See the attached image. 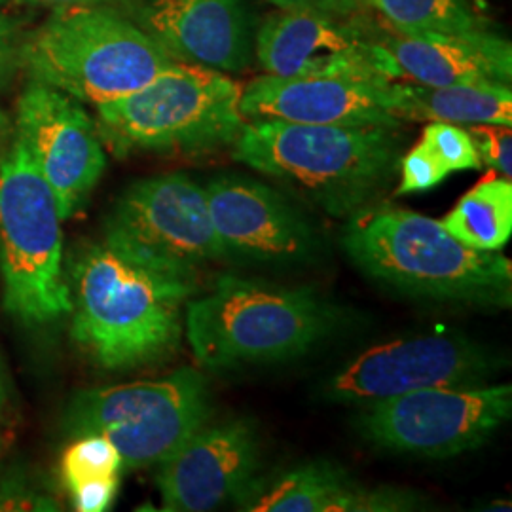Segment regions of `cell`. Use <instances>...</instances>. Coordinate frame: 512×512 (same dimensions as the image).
<instances>
[{
    "mask_svg": "<svg viewBox=\"0 0 512 512\" xmlns=\"http://www.w3.org/2000/svg\"><path fill=\"white\" fill-rule=\"evenodd\" d=\"M71 338L105 370H131L173 355L183 338L192 281L162 272L109 241L71 258Z\"/></svg>",
    "mask_w": 512,
    "mask_h": 512,
    "instance_id": "cell-1",
    "label": "cell"
},
{
    "mask_svg": "<svg viewBox=\"0 0 512 512\" xmlns=\"http://www.w3.org/2000/svg\"><path fill=\"white\" fill-rule=\"evenodd\" d=\"M344 247L363 274L399 293L488 308L511 306V260L501 251L463 245L440 220L416 211H363L349 224Z\"/></svg>",
    "mask_w": 512,
    "mask_h": 512,
    "instance_id": "cell-2",
    "label": "cell"
},
{
    "mask_svg": "<svg viewBox=\"0 0 512 512\" xmlns=\"http://www.w3.org/2000/svg\"><path fill=\"white\" fill-rule=\"evenodd\" d=\"M186 338L209 370L281 363L306 355L340 325V311L308 287L220 275L188 302Z\"/></svg>",
    "mask_w": 512,
    "mask_h": 512,
    "instance_id": "cell-3",
    "label": "cell"
},
{
    "mask_svg": "<svg viewBox=\"0 0 512 512\" xmlns=\"http://www.w3.org/2000/svg\"><path fill=\"white\" fill-rule=\"evenodd\" d=\"M397 129L247 120L232 156L266 177L294 184L332 215H346L389 181L403 143Z\"/></svg>",
    "mask_w": 512,
    "mask_h": 512,
    "instance_id": "cell-4",
    "label": "cell"
},
{
    "mask_svg": "<svg viewBox=\"0 0 512 512\" xmlns=\"http://www.w3.org/2000/svg\"><path fill=\"white\" fill-rule=\"evenodd\" d=\"M173 63L114 6L57 8L19 48L31 80L95 107L141 90Z\"/></svg>",
    "mask_w": 512,
    "mask_h": 512,
    "instance_id": "cell-5",
    "label": "cell"
},
{
    "mask_svg": "<svg viewBox=\"0 0 512 512\" xmlns=\"http://www.w3.org/2000/svg\"><path fill=\"white\" fill-rule=\"evenodd\" d=\"M243 86L215 69L177 61L137 92L97 105V131L116 154H203L236 141Z\"/></svg>",
    "mask_w": 512,
    "mask_h": 512,
    "instance_id": "cell-6",
    "label": "cell"
},
{
    "mask_svg": "<svg viewBox=\"0 0 512 512\" xmlns=\"http://www.w3.org/2000/svg\"><path fill=\"white\" fill-rule=\"evenodd\" d=\"M54 190L16 139L0 160L2 306L38 327L73 311L63 274V232Z\"/></svg>",
    "mask_w": 512,
    "mask_h": 512,
    "instance_id": "cell-7",
    "label": "cell"
},
{
    "mask_svg": "<svg viewBox=\"0 0 512 512\" xmlns=\"http://www.w3.org/2000/svg\"><path fill=\"white\" fill-rule=\"evenodd\" d=\"M209 416L205 378L194 368H183L162 380L80 391L67 408L63 427L73 437L109 439L124 469H141L173 456Z\"/></svg>",
    "mask_w": 512,
    "mask_h": 512,
    "instance_id": "cell-8",
    "label": "cell"
},
{
    "mask_svg": "<svg viewBox=\"0 0 512 512\" xmlns=\"http://www.w3.org/2000/svg\"><path fill=\"white\" fill-rule=\"evenodd\" d=\"M103 239L192 283L205 264L226 256L205 188L184 173L131 184L114 205Z\"/></svg>",
    "mask_w": 512,
    "mask_h": 512,
    "instance_id": "cell-9",
    "label": "cell"
},
{
    "mask_svg": "<svg viewBox=\"0 0 512 512\" xmlns=\"http://www.w3.org/2000/svg\"><path fill=\"white\" fill-rule=\"evenodd\" d=\"M511 412L509 384L431 387L370 404L359 431L384 450L450 458L492 439Z\"/></svg>",
    "mask_w": 512,
    "mask_h": 512,
    "instance_id": "cell-10",
    "label": "cell"
},
{
    "mask_svg": "<svg viewBox=\"0 0 512 512\" xmlns=\"http://www.w3.org/2000/svg\"><path fill=\"white\" fill-rule=\"evenodd\" d=\"M497 366L494 353L463 336H414L366 349L330 380L327 395L336 403H380L420 389L484 384Z\"/></svg>",
    "mask_w": 512,
    "mask_h": 512,
    "instance_id": "cell-11",
    "label": "cell"
},
{
    "mask_svg": "<svg viewBox=\"0 0 512 512\" xmlns=\"http://www.w3.org/2000/svg\"><path fill=\"white\" fill-rule=\"evenodd\" d=\"M16 131L54 190L61 219H71L107 167L92 116L71 95L31 80L19 97Z\"/></svg>",
    "mask_w": 512,
    "mask_h": 512,
    "instance_id": "cell-12",
    "label": "cell"
},
{
    "mask_svg": "<svg viewBox=\"0 0 512 512\" xmlns=\"http://www.w3.org/2000/svg\"><path fill=\"white\" fill-rule=\"evenodd\" d=\"M393 82L357 76H260L241 93L247 120H283L313 126L399 128Z\"/></svg>",
    "mask_w": 512,
    "mask_h": 512,
    "instance_id": "cell-13",
    "label": "cell"
},
{
    "mask_svg": "<svg viewBox=\"0 0 512 512\" xmlns=\"http://www.w3.org/2000/svg\"><path fill=\"white\" fill-rule=\"evenodd\" d=\"M260 444L247 420L203 425L164 463L156 484L162 511H215L239 501L255 486Z\"/></svg>",
    "mask_w": 512,
    "mask_h": 512,
    "instance_id": "cell-14",
    "label": "cell"
},
{
    "mask_svg": "<svg viewBox=\"0 0 512 512\" xmlns=\"http://www.w3.org/2000/svg\"><path fill=\"white\" fill-rule=\"evenodd\" d=\"M203 188L226 256L296 264L313 255L317 241L308 220L272 186L241 175H220Z\"/></svg>",
    "mask_w": 512,
    "mask_h": 512,
    "instance_id": "cell-15",
    "label": "cell"
},
{
    "mask_svg": "<svg viewBox=\"0 0 512 512\" xmlns=\"http://www.w3.org/2000/svg\"><path fill=\"white\" fill-rule=\"evenodd\" d=\"M128 16L175 61L241 73L255 54L251 16L241 0H135Z\"/></svg>",
    "mask_w": 512,
    "mask_h": 512,
    "instance_id": "cell-16",
    "label": "cell"
},
{
    "mask_svg": "<svg viewBox=\"0 0 512 512\" xmlns=\"http://www.w3.org/2000/svg\"><path fill=\"white\" fill-rule=\"evenodd\" d=\"M255 55L264 73L281 78H387L380 44L323 14L281 10L266 19L256 33Z\"/></svg>",
    "mask_w": 512,
    "mask_h": 512,
    "instance_id": "cell-17",
    "label": "cell"
},
{
    "mask_svg": "<svg viewBox=\"0 0 512 512\" xmlns=\"http://www.w3.org/2000/svg\"><path fill=\"white\" fill-rule=\"evenodd\" d=\"M387 78L454 86L512 80L511 42L486 29L465 33H393L378 42Z\"/></svg>",
    "mask_w": 512,
    "mask_h": 512,
    "instance_id": "cell-18",
    "label": "cell"
},
{
    "mask_svg": "<svg viewBox=\"0 0 512 512\" xmlns=\"http://www.w3.org/2000/svg\"><path fill=\"white\" fill-rule=\"evenodd\" d=\"M418 497L397 488L368 490L340 467L319 461L279 476L251 497V512H393L410 511Z\"/></svg>",
    "mask_w": 512,
    "mask_h": 512,
    "instance_id": "cell-19",
    "label": "cell"
},
{
    "mask_svg": "<svg viewBox=\"0 0 512 512\" xmlns=\"http://www.w3.org/2000/svg\"><path fill=\"white\" fill-rule=\"evenodd\" d=\"M395 116L414 122H446L456 126H512L509 84L480 82L454 86H423L393 82Z\"/></svg>",
    "mask_w": 512,
    "mask_h": 512,
    "instance_id": "cell-20",
    "label": "cell"
},
{
    "mask_svg": "<svg viewBox=\"0 0 512 512\" xmlns=\"http://www.w3.org/2000/svg\"><path fill=\"white\" fill-rule=\"evenodd\" d=\"M440 222L467 247L501 251L512 234L511 179L490 171Z\"/></svg>",
    "mask_w": 512,
    "mask_h": 512,
    "instance_id": "cell-21",
    "label": "cell"
},
{
    "mask_svg": "<svg viewBox=\"0 0 512 512\" xmlns=\"http://www.w3.org/2000/svg\"><path fill=\"white\" fill-rule=\"evenodd\" d=\"M397 31L421 33H465L484 29L467 0H365Z\"/></svg>",
    "mask_w": 512,
    "mask_h": 512,
    "instance_id": "cell-22",
    "label": "cell"
},
{
    "mask_svg": "<svg viewBox=\"0 0 512 512\" xmlns=\"http://www.w3.org/2000/svg\"><path fill=\"white\" fill-rule=\"evenodd\" d=\"M122 471L124 461L120 452L101 435L76 437L61 458V478L67 490L88 480L120 476Z\"/></svg>",
    "mask_w": 512,
    "mask_h": 512,
    "instance_id": "cell-23",
    "label": "cell"
},
{
    "mask_svg": "<svg viewBox=\"0 0 512 512\" xmlns=\"http://www.w3.org/2000/svg\"><path fill=\"white\" fill-rule=\"evenodd\" d=\"M421 143L437 156L448 173L482 167L469 131L456 124L429 122V126L423 129Z\"/></svg>",
    "mask_w": 512,
    "mask_h": 512,
    "instance_id": "cell-24",
    "label": "cell"
},
{
    "mask_svg": "<svg viewBox=\"0 0 512 512\" xmlns=\"http://www.w3.org/2000/svg\"><path fill=\"white\" fill-rule=\"evenodd\" d=\"M448 175L450 173L440 164L437 156L420 141L401 162V184L397 188V194L404 196L427 192L439 186Z\"/></svg>",
    "mask_w": 512,
    "mask_h": 512,
    "instance_id": "cell-25",
    "label": "cell"
},
{
    "mask_svg": "<svg viewBox=\"0 0 512 512\" xmlns=\"http://www.w3.org/2000/svg\"><path fill=\"white\" fill-rule=\"evenodd\" d=\"M469 135L475 143L476 152L482 165L501 173V177H512V135L507 126L478 124L469 126Z\"/></svg>",
    "mask_w": 512,
    "mask_h": 512,
    "instance_id": "cell-26",
    "label": "cell"
},
{
    "mask_svg": "<svg viewBox=\"0 0 512 512\" xmlns=\"http://www.w3.org/2000/svg\"><path fill=\"white\" fill-rule=\"evenodd\" d=\"M118 488H120V476H110V478L82 482L74 486L73 490H69V494L73 497L76 511L103 512L110 509L114 497L118 494Z\"/></svg>",
    "mask_w": 512,
    "mask_h": 512,
    "instance_id": "cell-27",
    "label": "cell"
},
{
    "mask_svg": "<svg viewBox=\"0 0 512 512\" xmlns=\"http://www.w3.org/2000/svg\"><path fill=\"white\" fill-rule=\"evenodd\" d=\"M18 25L0 14V88L6 86L19 67Z\"/></svg>",
    "mask_w": 512,
    "mask_h": 512,
    "instance_id": "cell-28",
    "label": "cell"
},
{
    "mask_svg": "<svg viewBox=\"0 0 512 512\" xmlns=\"http://www.w3.org/2000/svg\"><path fill=\"white\" fill-rule=\"evenodd\" d=\"M283 12H311L323 16H346L355 10L357 4L351 0H266Z\"/></svg>",
    "mask_w": 512,
    "mask_h": 512,
    "instance_id": "cell-29",
    "label": "cell"
},
{
    "mask_svg": "<svg viewBox=\"0 0 512 512\" xmlns=\"http://www.w3.org/2000/svg\"><path fill=\"white\" fill-rule=\"evenodd\" d=\"M29 2L52 6L55 10L57 8H73V6H114V8L122 10L124 14H128V10L135 0H29Z\"/></svg>",
    "mask_w": 512,
    "mask_h": 512,
    "instance_id": "cell-30",
    "label": "cell"
},
{
    "mask_svg": "<svg viewBox=\"0 0 512 512\" xmlns=\"http://www.w3.org/2000/svg\"><path fill=\"white\" fill-rule=\"evenodd\" d=\"M8 128H10L8 116H6L4 112H0V145H2V141H4V137H6V133H8Z\"/></svg>",
    "mask_w": 512,
    "mask_h": 512,
    "instance_id": "cell-31",
    "label": "cell"
},
{
    "mask_svg": "<svg viewBox=\"0 0 512 512\" xmlns=\"http://www.w3.org/2000/svg\"><path fill=\"white\" fill-rule=\"evenodd\" d=\"M4 399H6V395H4V382H2V376H0V420H2V410H4Z\"/></svg>",
    "mask_w": 512,
    "mask_h": 512,
    "instance_id": "cell-32",
    "label": "cell"
},
{
    "mask_svg": "<svg viewBox=\"0 0 512 512\" xmlns=\"http://www.w3.org/2000/svg\"><path fill=\"white\" fill-rule=\"evenodd\" d=\"M351 2H353V4H357V2H359V0H351Z\"/></svg>",
    "mask_w": 512,
    "mask_h": 512,
    "instance_id": "cell-33",
    "label": "cell"
}]
</instances>
